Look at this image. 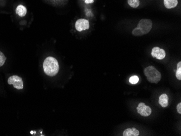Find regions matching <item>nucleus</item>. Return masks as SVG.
Wrapping results in <instances>:
<instances>
[{
    "label": "nucleus",
    "instance_id": "1",
    "mask_svg": "<svg viewBox=\"0 0 181 136\" xmlns=\"http://www.w3.org/2000/svg\"><path fill=\"white\" fill-rule=\"evenodd\" d=\"M43 68L46 75L50 77H53L58 74L59 70V65L56 58L48 57L43 61Z\"/></svg>",
    "mask_w": 181,
    "mask_h": 136
},
{
    "label": "nucleus",
    "instance_id": "2",
    "mask_svg": "<svg viewBox=\"0 0 181 136\" xmlns=\"http://www.w3.org/2000/svg\"><path fill=\"white\" fill-rule=\"evenodd\" d=\"M152 27V22L151 20L143 19L139 21L137 27L132 30L133 35L142 36L149 33Z\"/></svg>",
    "mask_w": 181,
    "mask_h": 136
},
{
    "label": "nucleus",
    "instance_id": "3",
    "mask_svg": "<svg viewBox=\"0 0 181 136\" xmlns=\"http://www.w3.org/2000/svg\"><path fill=\"white\" fill-rule=\"evenodd\" d=\"M144 73L147 81L152 84H157L161 79V73L152 66H149L144 70Z\"/></svg>",
    "mask_w": 181,
    "mask_h": 136
},
{
    "label": "nucleus",
    "instance_id": "4",
    "mask_svg": "<svg viewBox=\"0 0 181 136\" xmlns=\"http://www.w3.org/2000/svg\"><path fill=\"white\" fill-rule=\"evenodd\" d=\"M9 85H13L14 87L17 89H22L24 87L23 81L21 77L17 75H13L8 79Z\"/></svg>",
    "mask_w": 181,
    "mask_h": 136
},
{
    "label": "nucleus",
    "instance_id": "5",
    "mask_svg": "<svg viewBox=\"0 0 181 136\" xmlns=\"http://www.w3.org/2000/svg\"><path fill=\"white\" fill-rule=\"evenodd\" d=\"M137 110L138 113L143 117H148L152 113L151 108L143 102H141L139 104L137 107Z\"/></svg>",
    "mask_w": 181,
    "mask_h": 136
},
{
    "label": "nucleus",
    "instance_id": "6",
    "mask_svg": "<svg viewBox=\"0 0 181 136\" xmlns=\"http://www.w3.org/2000/svg\"><path fill=\"white\" fill-rule=\"evenodd\" d=\"M75 29L78 32H82L83 30H88L90 28V23L88 20L80 19L77 20L75 25Z\"/></svg>",
    "mask_w": 181,
    "mask_h": 136
},
{
    "label": "nucleus",
    "instance_id": "7",
    "mask_svg": "<svg viewBox=\"0 0 181 136\" xmlns=\"http://www.w3.org/2000/svg\"><path fill=\"white\" fill-rule=\"evenodd\" d=\"M151 55L157 59L162 60L165 57L166 53L164 49L161 48L160 47H155L152 49Z\"/></svg>",
    "mask_w": 181,
    "mask_h": 136
},
{
    "label": "nucleus",
    "instance_id": "8",
    "mask_svg": "<svg viewBox=\"0 0 181 136\" xmlns=\"http://www.w3.org/2000/svg\"><path fill=\"white\" fill-rule=\"evenodd\" d=\"M139 135V131L135 128H128L123 134V136H138Z\"/></svg>",
    "mask_w": 181,
    "mask_h": 136
},
{
    "label": "nucleus",
    "instance_id": "9",
    "mask_svg": "<svg viewBox=\"0 0 181 136\" xmlns=\"http://www.w3.org/2000/svg\"><path fill=\"white\" fill-rule=\"evenodd\" d=\"M158 102L162 107H166L169 105L168 96L166 94H162L159 97Z\"/></svg>",
    "mask_w": 181,
    "mask_h": 136
},
{
    "label": "nucleus",
    "instance_id": "10",
    "mask_svg": "<svg viewBox=\"0 0 181 136\" xmlns=\"http://www.w3.org/2000/svg\"><path fill=\"white\" fill-rule=\"evenodd\" d=\"M178 0H164V6L167 9L175 8L178 4Z\"/></svg>",
    "mask_w": 181,
    "mask_h": 136
},
{
    "label": "nucleus",
    "instance_id": "11",
    "mask_svg": "<svg viewBox=\"0 0 181 136\" xmlns=\"http://www.w3.org/2000/svg\"><path fill=\"white\" fill-rule=\"evenodd\" d=\"M16 13L20 17H24L27 14V9L23 5H19L16 9Z\"/></svg>",
    "mask_w": 181,
    "mask_h": 136
},
{
    "label": "nucleus",
    "instance_id": "12",
    "mask_svg": "<svg viewBox=\"0 0 181 136\" xmlns=\"http://www.w3.org/2000/svg\"><path fill=\"white\" fill-rule=\"evenodd\" d=\"M128 3L131 7L133 8H136L138 7L140 4V2L139 0H128Z\"/></svg>",
    "mask_w": 181,
    "mask_h": 136
},
{
    "label": "nucleus",
    "instance_id": "13",
    "mask_svg": "<svg viewBox=\"0 0 181 136\" xmlns=\"http://www.w3.org/2000/svg\"><path fill=\"white\" fill-rule=\"evenodd\" d=\"M139 79L137 75H133L132 77H130V79H129V81L131 84H136L138 83Z\"/></svg>",
    "mask_w": 181,
    "mask_h": 136
},
{
    "label": "nucleus",
    "instance_id": "14",
    "mask_svg": "<svg viewBox=\"0 0 181 136\" xmlns=\"http://www.w3.org/2000/svg\"><path fill=\"white\" fill-rule=\"evenodd\" d=\"M6 60V57L4 56L2 52L0 51V67H1L4 65Z\"/></svg>",
    "mask_w": 181,
    "mask_h": 136
},
{
    "label": "nucleus",
    "instance_id": "15",
    "mask_svg": "<svg viewBox=\"0 0 181 136\" xmlns=\"http://www.w3.org/2000/svg\"><path fill=\"white\" fill-rule=\"evenodd\" d=\"M176 77L177 79L179 80H181V67H177L176 72Z\"/></svg>",
    "mask_w": 181,
    "mask_h": 136
},
{
    "label": "nucleus",
    "instance_id": "16",
    "mask_svg": "<svg viewBox=\"0 0 181 136\" xmlns=\"http://www.w3.org/2000/svg\"><path fill=\"white\" fill-rule=\"evenodd\" d=\"M177 112L179 114H181V103L179 102V104L177 105Z\"/></svg>",
    "mask_w": 181,
    "mask_h": 136
},
{
    "label": "nucleus",
    "instance_id": "17",
    "mask_svg": "<svg viewBox=\"0 0 181 136\" xmlns=\"http://www.w3.org/2000/svg\"><path fill=\"white\" fill-rule=\"evenodd\" d=\"M85 2L86 4H91L93 3L94 0H83Z\"/></svg>",
    "mask_w": 181,
    "mask_h": 136
},
{
    "label": "nucleus",
    "instance_id": "18",
    "mask_svg": "<svg viewBox=\"0 0 181 136\" xmlns=\"http://www.w3.org/2000/svg\"><path fill=\"white\" fill-rule=\"evenodd\" d=\"M30 133H31V134H33V131H31Z\"/></svg>",
    "mask_w": 181,
    "mask_h": 136
}]
</instances>
